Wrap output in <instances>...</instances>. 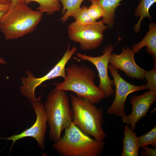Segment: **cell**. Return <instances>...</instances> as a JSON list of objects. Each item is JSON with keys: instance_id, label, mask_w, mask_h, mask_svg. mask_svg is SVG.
I'll return each instance as SVG.
<instances>
[{"instance_id": "cell-26", "label": "cell", "mask_w": 156, "mask_h": 156, "mask_svg": "<svg viewBox=\"0 0 156 156\" xmlns=\"http://www.w3.org/2000/svg\"><path fill=\"white\" fill-rule=\"evenodd\" d=\"M12 0H0V5H10Z\"/></svg>"}, {"instance_id": "cell-1", "label": "cell", "mask_w": 156, "mask_h": 156, "mask_svg": "<svg viewBox=\"0 0 156 156\" xmlns=\"http://www.w3.org/2000/svg\"><path fill=\"white\" fill-rule=\"evenodd\" d=\"M65 71L66 78L64 81L55 84V89L73 92L77 97L87 99L94 104L105 97L94 83L96 75L91 68L73 64L66 68Z\"/></svg>"}, {"instance_id": "cell-23", "label": "cell", "mask_w": 156, "mask_h": 156, "mask_svg": "<svg viewBox=\"0 0 156 156\" xmlns=\"http://www.w3.org/2000/svg\"><path fill=\"white\" fill-rule=\"evenodd\" d=\"M143 150L140 151L141 156H156V148H149L147 146H145L141 147Z\"/></svg>"}, {"instance_id": "cell-6", "label": "cell", "mask_w": 156, "mask_h": 156, "mask_svg": "<svg viewBox=\"0 0 156 156\" xmlns=\"http://www.w3.org/2000/svg\"><path fill=\"white\" fill-rule=\"evenodd\" d=\"M77 50L76 47H73L70 49V45L69 44L66 51L60 60L52 69L42 77H35L31 72L27 71L26 73L27 77L24 76L21 78L23 85L20 88L22 94L30 101H40L41 99L40 96L38 98H36L35 96V90L36 88L48 80L58 77H62L64 79L66 77V65Z\"/></svg>"}, {"instance_id": "cell-14", "label": "cell", "mask_w": 156, "mask_h": 156, "mask_svg": "<svg viewBox=\"0 0 156 156\" xmlns=\"http://www.w3.org/2000/svg\"><path fill=\"white\" fill-rule=\"evenodd\" d=\"M123 149L121 156H138L140 148L137 137L134 131L128 125L124 127V137L122 139Z\"/></svg>"}, {"instance_id": "cell-18", "label": "cell", "mask_w": 156, "mask_h": 156, "mask_svg": "<svg viewBox=\"0 0 156 156\" xmlns=\"http://www.w3.org/2000/svg\"><path fill=\"white\" fill-rule=\"evenodd\" d=\"M84 0H60L63 5L62 13L64 14L60 19L63 23L65 22L75 12L81 8Z\"/></svg>"}, {"instance_id": "cell-20", "label": "cell", "mask_w": 156, "mask_h": 156, "mask_svg": "<svg viewBox=\"0 0 156 156\" xmlns=\"http://www.w3.org/2000/svg\"><path fill=\"white\" fill-rule=\"evenodd\" d=\"M140 147L151 145L154 148H156V125L147 133L137 137Z\"/></svg>"}, {"instance_id": "cell-8", "label": "cell", "mask_w": 156, "mask_h": 156, "mask_svg": "<svg viewBox=\"0 0 156 156\" xmlns=\"http://www.w3.org/2000/svg\"><path fill=\"white\" fill-rule=\"evenodd\" d=\"M108 70L112 75L115 87L114 100L108 108L107 112L122 118L126 115L125 104L128 95L134 92L146 89V84L138 86L131 84L120 75L118 69L109 63Z\"/></svg>"}, {"instance_id": "cell-19", "label": "cell", "mask_w": 156, "mask_h": 156, "mask_svg": "<svg viewBox=\"0 0 156 156\" xmlns=\"http://www.w3.org/2000/svg\"><path fill=\"white\" fill-rule=\"evenodd\" d=\"M88 7L84 6L74 13L71 16L75 19V21L78 25L85 26L95 23L96 21L92 18L87 12Z\"/></svg>"}, {"instance_id": "cell-11", "label": "cell", "mask_w": 156, "mask_h": 156, "mask_svg": "<svg viewBox=\"0 0 156 156\" xmlns=\"http://www.w3.org/2000/svg\"><path fill=\"white\" fill-rule=\"evenodd\" d=\"M156 100V91H149L132 97L130 101L132 107L131 112L122 118L123 122L130 125V128L135 130L137 123L146 116L150 107Z\"/></svg>"}, {"instance_id": "cell-24", "label": "cell", "mask_w": 156, "mask_h": 156, "mask_svg": "<svg viewBox=\"0 0 156 156\" xmlns=\"http://www.w3.org/2000/svg\"><path fill=\"white\" fill-rule=\"evenodd\" d=\"M10 5H0V10L7 12L10 7Z\"/></svg>"}, {"instance_id": "cell-4", "label": "cell", "mask_w": 156, "mask_h": 156, "mask_svg": "<svg viewBox=\"0 0 156 156\" xmlns=\"http://www.w3.org/2000/svg\"><path fill=\"white\" fill-rule=\"evenodd\" d=\"M70 99L65 91L55 88L48 95L44 105L50 128L49 138L53 142L61 138L62 132L72 122Z\"/></svg>"}, {"instance_id": "cell-13", "label": "cell", "mask_w": 156, "mask_h": 156, "mask_svg": "<svg viewBox=\"0 0 156 156\" xmlns=\"http://www.w3.org/2000/svg\"><path fill=\"white\" fill-rule=\"evenodd\" d=\"M149 30L145 37L138 43L134 44L132 50L135 53H138L143 47L152 57L154 64H156V23H151L149 25Z\"/></svg>"}, {"instance_id": "cell-17", "label": "cell", "mask_w": 156, "mask_h": 156, "mask_svg": "<svg viewBox=\"0 0 156 156\" xmlns=\"http://www.w3.org/2000/svg\"><path fill=\"white\" fill-rule=\"evenodd\" d=\"M26 4L32 1L36 2L39 4L37 10L42 12L51 15L61 9V4L57 0H24Z\"/></svg>"}, {"instance_id": "cell-15", "label": "cell", "mask_w": 156, "mask_h": 156, "mask_svg": "<svg viewBox=\"0 0 156 156\" xmlns=\"http://www.w3.org/2000/svg\"><path fill=\"white\" fill-rule=\"evenodd\" d=\"M122 0H97L101 6L103 14L101 20L103 23L110 28L114 25L115 11L121 4Z\"/></svg>"}, {"instance_id": "cell-12", "label": "cell", "mask_w": 156, "mask_h": 156, "mask_svg": "<svg viewBox=\"0 0 156 156\" xmlns=\"http://www.w3.org/2000/svg\"><path fill=\"white\" fill-rule=\"evenodd\" d=\"M135 54L128 47L126 49L122 47L120 54H111L109 63L115 68L124 72L126 76L133 80L136 79L145 81V70L136 63L134 58Z\"/></svg>"}, {"instance_id": "cell-25", "label": "cell", "mask_w": 156, "mask_h": 156, "mask_svg": "<svg viewBox=\"0 0 156 156\" xmlns=\"http://www.w3.org/2000/svg\"><path fill=\"white\" fill-rule=\"evenodd\" d=\"M24 1V0H12L10 7H12L15 6L19 3Z\"/></svg>"}, {"instance_id": "cell-10", "label": "cell", "mask_w": 156, "mask_h": 156, "mask_svg": "<svg viewBox=\"0 0 156 156\" xmlns=\"http://www.w3.org/2000/svg\"><path fill=\"white\" fill-rule=\"evenodd\" d=\"M113 49V45L110 44L105 48L102 55L95 57L79 53L77 54V57L81 60L88 61L95 66L99 79L98 87L104 93L106 98L113 95L115 93L112 88L114 86V81L109 78L108 72L109 60Z\"/></svg>"}, {"instance_id": "cell-21", "label": "cell", "mask_w": 156, "mask_h": 156, "mask_svg": "<svg viewBox=\"0 0 156 156\" xmlns=\"http://www.w3.org/2000/svg\"><path fill=\"white\" fill-rule=\"evenodd\" d=\"M144 77L147 81L146 89L151 91H156V64L149 71L145 70Z\"/></svg>"}, {"instance_id": "cell-27", "label": "cell", "mask_w": 156, "mask_h": 156, "mask_svg": "<svg viewBox=\"0 0 156 156\" xmlns=\"http://www.w3.org/2000/svg\"><path fill=\"white\" fill-rule=\"evenodd\" d=\"M6 12H5L0 10V23L2 17Z\"/></svg>"}, {"instance_id": "cell-29", "label": "cell", "mask_w": 156, "mask_h": 156, "mask_svg": "<svg viewBox=\"0 0 156 156\" xmlns=\"http://www.w3.org/2000/svg\"><path fill=\"white\" fill-rule=\"evenodd\" d=\"M89 1H91L92 0H88Z\"/></svg>"}, {"instance_id": "cell-28", "label": "cell", "mask_w": 156, "mask_h": 156, "mask_svg": "<svg viewBox=\"0 0 156 156\" xmlns=\"http://www.w3.org/2000/svg\"><path fill=\"white\" fill-rule=\"evenodd\" d=\"M0 63L2 64H5L6 62L3 58L0 57Z\"/></svg>"}, {"instance_id": "cell-3", "label": "cell", "mask_w": 156, "mask_h": 156, "mask_svg": "<svg viewBox=\"0 0 156 156\" xmlns=\"http://www.w3.org/2000/svg\"><path fill=\"white\" fill-rule=\"evenodd\" d=\"M64 135L54 142L53 148L61 156H99L105 146L82 131L73 122Z\"/></svg>"}, {"instance_id": "cell-5", "label": "cell", "mask_w": 156, "mask_h": 156, "mask_svg": "<svg viewBox=\"0 0 156 156\" xmlns=\"http://www.w3.org/2000/svg\"><path fill=\"white\" fill-rule=\"evenodd\" d=\"M72 122L84 133L99 141L107 137L102 127L104 111L88 100L70 94Z\"/></svg>"}, {"instance_id": "cell-9", "label": "cell", "mask_w": 156, "mask_h": 156, "mask_svg": "<svg viewBox=\"0 0 156 156\" xmlns=\"http://www.w3.org/2000/svg\"><path fill=\"white\" fill-rule=\"evenodd\" d=\"M30 102L36 115V119L34 123L29 128L18 134L12 135L7 138L0 137L1 139L12 141L11 149L16 141L27 137L34 138L41 150L44 151L45 149V140L47 131V119L44 105L40 101Z\"/></svg>"}, {"instance_id": "cell-22", "label": "cell", "mask_w": 156, "mask_h": 156, "mask_svg": "<svg viewBox=\"0 0 156 156\" xmlns=\"http://www.w3.org/2000/svg\"><path fill=\"white\" fill-rule=\"evenodd\" d=\"M91 5L88 8L87 12L89 15L96 21L103 16V10L97 0H92Z\"/></svg>"}, {"instance_id": "cell-16", "label": "cell", "mask_w": 156, "mask_h": 156, "mask_svg": "<svg viewBox=\"0 0 156 156\" xmlns=\"http://www.w3.org/2000/svg\"><path fill=\"white\" fill-rule=\"evenodd\" d=\"M156 2V0H141L140 1L134 13L136 17L140 16L138 21L133 28V29L135 32L138 33L139 31L141 22L144 18L147 17L150 20H151L152 18L149 10Z\"/></svg>"}, {"instance_id": "cell-30", "label": "cell", "mask_w": 156, "mask_h": 156, "mask_svg": "<svg viewBox=\"0 0 156 156\" xmlns=\"http://www.w3.org/2000/svg\"><path fill=\"white\" fill-rule=\"evenodd\" d=\"M58 0V1H59V0Z\"/></svg>"}, {"instance_id": "cell-2", "label": "cell", "mask_w": 156, "mask_h": 156, "mask_svg": "<svg viewBox=\"0 0 156 156\" xmlns=\"http://www.w3.org/2000/svg\"><path fill=\"white\" fill-rule=\"evenodd\" d=\"M43 13L34 10L24 1L10 7L2 17L0 30L6 40L16 39L33 31L40 23Z\"/></svg>"}, {"instance_id": "cell-7", "label": "cell", "mask_w": 156, "mask_h": 156, "mask_svg": "<svg viewBox=\"0 0 156 156\" xmlns=\"http://www.w3.org/2000/svg\"><path fill=\"white\" fill-rule=\"evenodd\" d=\"M108 27L101 20L85 26L79 25L74 21L68 27L69 37L70 40L78 42L83 50L94 49L102 42L104 32Z\"/></svg>"}]
</instances>
